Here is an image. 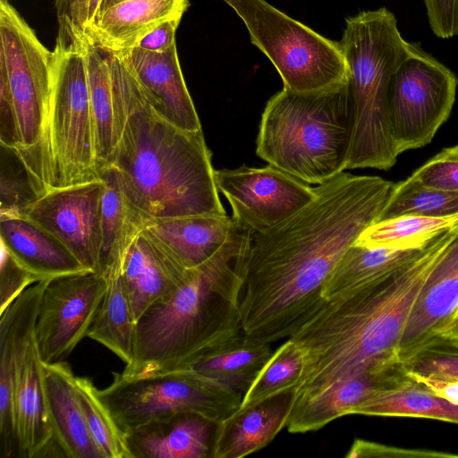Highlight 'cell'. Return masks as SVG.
Wrapping results in <instances>:
<instances>
[{
	"instance_id": "cell-1",
	"label": "cell",
	"mask_w": 458,
	"mask_h": 458,
	"mask_svg": "<svg viewBox=\"0 0 458 458\" xmlns=\"http://www.w3.org/2000/svg\"><path fill=\"white\" fill-rule=\"evenodd\" d=\"M393 184L343 172L293 216L253 235L240 305L245 336L290 337L316 311L343 254L380 220Z\"/></svg>"
},
{
	"instance_id": "cell-2",
	"label": "cell",
	"mask_w": 458,
	"mask_h": 458,
	"mask_svg": "<svg viewBox=\"0 0 458 458\" xmlns=\"http://www.w3.org/2000/svg\"><path fill=\"white\" fill-rule=\"evenodd\" d=\"M109 55L116 136L110 166L129 204L146 219L226 214L202 130L160 116L128 51Z\"/></svg>"
},
{
	"instance_id": "cell-3",
	"label": "cell",
	"mask_w": 458,
	"mask_h": 458,
	"mask_svg": "<svg viewBox=\"0 0 458 458\" xmlns=\"http://www.w3.org/2000/svg\"><path fill=\"white\" fill-rule=\"evenodd\" d=\"M457 236L458 228L445 231L383 279L324 301L290 336L304 354L293 405L338 380L400 359L399 343L420 291Z\"/></svg>"
},
{
	"instance_id": "cell-4",
	"label": "cell",
	"mask_w": 458,
	"mask_h": 458,
	"mask_svg": "<svg viewBox=\"0 0 458 458\" xmlns=\"http://www.w3.org/2000/svg\"><path fill=\"white\" fill-rule=\"evenodd\" d=\"M253 234L237 224L224 246L137 321L126 376L182 369L242 334L240 305Z\"/></svg>"
},
{
	"instance_id": "cell-5",
	"label": "cell",
	"mask_w": 458,
	"mask_h": 458,
	"mask_svg": "<svg viewBox=\"0 0 458 458\" xmlns=\"http://www.w3.org/2000/svg\"><path fill=\"white\" fill-rule=\"evenodd\" d=\"M352 125L347 81L306 92L283 88L264 108L256 153L308 184H321L347 169Z\"/></svg>"
},
{
	"instance_id": "cell-6",
	"label": "cell",
	"mask_w": 458,
	"mask_h": 458,
	"mask_svg": "<svg viewBox=\"0 0 458 458\" xmlns=\"http://www.w3.org/2000/svg\"><path fill=\"white\" fill-rule=\"evenodd\" d=\"M352 104V139L347 169L388 170L396 162L389 118L393 75L409 56L411 43L386 7L346 19L339 41Z\"/></svg>"
},
{
	"instance_id": "cell-7",
	"label": "cell",
	"mask_w": 458,
	"mask_h": 458,
	"mask_svg": "<svg viewBox=\"0 0 458 458\" xmlns=\"http://www.w3.org/2000/svg\"><path fill=\"white\" fill-rule=\"evenodd\" d=\"M34 179L41 196L50 189L99 179L83 30L67 15L58 17L50 96Z\"/></svg>"
},
{
	"instance_id": "cell-8",
	"label": "cell",
	"mask_w": 458,
	"mask_h": 458,
	"mask_svg": "<svg viewBox=\"0 0 458 458\" xmlns=\"http://www.w3.org/2000/svg\"><path fill=\"white\" fill-rule=\"evenodd\" d=\"M242 19L250 42L271 61L284 88L315 91L345 83L339 42L291 18L266 0H223Z\"/></svg>"
},
{
	"instance_id": "cell-9",
	"label": "cell",
	"mask_w": 458,
	"mask_h": 458,
	"mask_svg": "<svg viewBox=\"0 0 458 458\" xmlns=\"http://www.w3.org/2000/svg\"><path fill=\"white\" fill-rule=\"evenodd\" d=\"M99 396L120 428L127 432L175 413L199 414L217 424L239 409L242 394L193 369L148 375L113 374Z\"/></svg>"
},
{
	"instance_id": "cell-10",
	"label": "cell",
	"mask_w": 458,
	"mask_h": 458,
	"mask_svg": "<svg viewBox=\"0 0 458 458\" xmlns=\"http://www.w3.org/2000/svg\"><path fill=\"white\" fill-rule=\"evenodd\" d=\"M51 62L52 51L10 1L0 0V80L8 87L17 120L16 150L33 178L50 96Z\"/></svg>"
},
{
	"instance_id": "cell-11",
	"label": "cell",
	"mask_w": 458,
	"mask_h": 458,
	"mask_svg": "<svg viewBox=\"0 0 458 458\" xmlns=\"http://www.w3.org/2000/svg\"><path fill=\"white\" fill-rule=\"evenodd\" d=\"M457 85L449 68L411 43L410 55L389 89L391 133L398 155L432 140L452 112Z\"/></svg>"
},
{
	"instance_id": "cell-12",
	"label": "cell",
	"mask_w": 458,
	"mask_h": 458,
	"mask_svg": "<svg viewBox=\"0 0 458 458\" xmlns=\"http://www.w3.org/2000/svg\"><path fill=\"white\" fill-rule=\"evenodd\" d=\"M217 190L228 200L235 223L253 235L282 223L316 196V187L267 165L215 171Z\"/></svg>"
},
{
	"instance_id": "cell-13",
	"label": "cell",
	"mask_w": 458,
	"mask_h": 458,
	"mask_svg": "<svg viewBox=\"0 0 458 458\" xmlns=\"http://www.w3.org/2000/svg\"><path fill=\"white\" fill-rule=\"evenodd\" d=\"M105 291L106 280L99 272L47 281L35 325V339L44 363L64 361L88 336Z\"/></svg>"
},
{
	"instance_id": "cell-14",
	"label": "cell",
	"mask_w": 458,
	"mask_h": 458,
	"mask_svg": "<svg viewBox=\"0 0 458 458\" xmlns=\"http://www.w3.org/2000/svg\"><path fill=\"white\" fill-rule=\"evenodd\" d=\"M104 189L100 178L50 189L22 216L57 238L86 269L100 273Z\"/></svg>"
},
{
	"instance_id": "cell-15",
	"label": "cell",
	"mask_w": 458,
	"mask_h": 458,
	"mask_svg": "<svg viewBox=\"0 0 458 458\" xmlns=\"http://www.w3.org/2000/svg\"><path fill=\"white\" fill-rule=\"evenodd\" d=\"M411 381L400 359L370 367L293 404L285 428L293 434L316 431L340 417L352 415L355 408L374 396Z\"/></svg>"
},
{
	"instance_id": "cell-16",
	"label": "cell",
	"mask_w": 458,
	"mask_h": 458,
	"mask_svg": "<svg viewBox=\"0 0 458 458\" xmlns=\"http://www.w3.org/2000/svg\"><path fill=\"white\" fill-rule=\"evenodd\" d=\"M14 428L21 458L62 457L51 428L44 365L34 334L18 351L11 369Z\"/></svg>"
},
{
	"instance_id": "cell-17",
	"label": "cell",
	"mask_w": 458,
	"mask_h": 458,
	"mask_svg": "<svg viewBox=\"0 0 458 458\" xmlns=\"http://www.w3.org/2000/svg\"><path fill=\"white\" fill-rule=\"evenodd\" d=\"M458 310V236L446 248L413 304L398 346L405 360L431 340Z\"/></svg>"
},
{
	"instance_id": "cell-18",
	"label": "cell",
	"mask_w": 458,
	"mask_h": 458,
	"mask_svg": "<svg viewBox=\"0 0 458 458\" xmlns=\"http://www.w3.org/2000/svg\"><path fill=\"white\" fill-rule=\"evenodd\" d=\"M188 270L142 229L134 236L123 258L122 276L136 323L179 287Z\"/></svg>"
},
{
	"instance_id": "cell-19",
	"label": "cell",
	"mask_w": 458,
	"mask_h": 458,
	"mask_svg": "<svg viewBox=\"0 0 458 458\" xmlns=\"http://www.w3.org/2000/svg\"><path fill=\"white\" fill-rule=\"evenodd\" d=\"M127 51L156 112L182 130H202L182 75L176 46L164 53L137 47Z\"/></svg>"
},
{
	"instance_id": "cell-20",
	"label": "cell",
	"mask_w": 458,
	"mask_h": 458,
	"mask_svg": "<svg viewBox=\"0 0 458 458\" xmlns=\"http://www.w3.org/2000/svg\"><path fill=\"white\" fill-rule=\"evenodd\" d=\"M48 280L30 286L0 314V458L20 456L14 428L13 381L4 382L1 378L10 372L16 350L34 334Z\"/></svg>"
},
{
	"instance_id": "cell-21",
	"label": "cell",
	"mask_w": 458,
	"mask_h": 458,
	"mask_svg": "<svg viewBox=\"0 0 458 458\" xmlns=\"http://www.w3.org/2000/svg\"><path fill=\"white\" fill-rule=\"evenodd\" d=\"M216 424L191 412L154 420L126 433L131 458H211Z\"/></svg>"
},
{
	"instance_id": "cell-22",
	"label": "cell",
	"mask_w": 458,
	"mask_h": 458,
	"mask_svg": "<svg viewBox=\"0 0 458 458\" xmlns=\"http://www.w3.org/2000/svg\"><path fill=\"white\" fill-rule=\"evenodd\" d=\"M294 391L237 409L216 424L211 458H241L267 446L286 428Z\"/></svg>"
},
{
	"instance_id": "cell-23",
	"label": "cell",
	"mask_w": 458,
	"mask_h": 458,
	"mask_svg": "<svg viewBox=\"0 0 458 458\" xmlns=\"http://www.w3.org/2000/svg\"><path fill=\"white\" fill-rule=\"evenodd\" d=\"M235 225L227 214H209L147 219L142 231L190 269L214 256L227 242Z\"/></svg>"
},
{
	"instance_id": "cell-24",
	"label": "cell",
	"mask_w": 458,
	"mask_h": 458,
	"mask_svg": "<svg viewBox=\"0 0 458 458\" xmlns=\"http://www.w3.org/2000/svg\"><path fill=\"white\" fill-rule=\"evenodd\" d=\"M43 365L49 420L62 457L103 458L89 430L69 364Z\"/></svg>"
},
{
	"instance_id": "cell-25",
	"label": "cell",
	"mask_w": 458,
	"mask_h": 458,
	"mask_svg": "<svg viewBox=\"0 0 458 458\" xmlns=\"http://www.w3.org/2000/svg\"><path fill=\"white\" fill-rule=\"evenodd\" d=\"M0 240L41 280L89 271L57 238L25 216L0 215Z\"/></svg>"
},
{
	"instance_id": "cell-26",
	"label": "cell",
	"mask_w": 458,
	"mask_h": 458,
	"mask_svg": "<svg viewBox=\"0 0 458 458\" xmlns=\"http://www.w3.org/2000/svg\"><path fill=\"white\" fill-rule=\"evenodd\" d=\"M187 7L176 0H120L84 31L109 52L127 51L163 22L182 18Z\"/></svg>"
},
{
	"instance_id": "cell-27",
	"label": "cell",
	"mask_w": 458,
	"mask_h": 458,
	"mask_svg": "<svg viewBox=\"0 0 458 458\" xmlns=\"http://www.w3.org/2000/svg\"><path fill=\"white\" fill-rule=\"evenodd\" d=\"M426 244L419 248L392 249L368 247L355 242L333 269L324 288V299L344 296L383 279L416 258Z\"/></svg>"
},
{
	"instance_id": "cell-28",
	"label": "cell",
	"mask_w": 458,
	"mask_h": 458,
	"mask_svg": "<svg viewBox=\"0 0 458 458\" xmlns=\"http://www.w3.org/2000/svg\"><path fill=\"white\" fill-rule=\"evenodd\" d=\"M123 262L104 268L106 291L88 332L129 366L133 360L137 323L122 276Z\"/></svg>"
},
{
	"instance_id": "cell-29",
	"label": "cell",
	"mask_w": 458,
	"mask_h": 458,
	"mask_svg": "<svg viewBox=\"0 0 458 458\" xmlns=\"http://www.w3.org/2000/svg\"><path fill=\"white\" fill-rule=\"evenodd\" d=\"M273 352L271 344L241 334L185 369H193L243 394Z\"/></svg>"
},
{
	"instance_id": "cell-30",
	"label": "cell",
	"mask_w": 458,
	"mask_h": 458,
	"mask_svg": "<svg viewBox=\"0 0 458 458\" xmlns=\"http://www.w3.org/2000/svg\"><path fill=\"white\" fill-rule=\"evenodd\" d=\"M83 45L99 174L111 165L116 143L110 55L84 30Z\"/></svg>"
},
{
	"instance_id": "cell-31",
	"label": "cell",
	"mask_w": 458,
	"mask_h": 458,
	"mask_svg": "<svg viewBox=\"0 0 458 458\" xmlns=\"http://www.w3.org/2000/svg\"><path fill=\"white\" fill-rule=\"evenodd\" d=\"M105 189L101 208L100 273L107 266L122 262L134 236L146 218L127 201L113 166L99 173Z\"/></svg>"
},
{
	"instance_id": "cell-32",
	"label": "cell",
	"mask_w": 458,
	"mask_h": 458,
	"mask_svg": "<svg viewBox=\"0 0 458 458\" xmlns=\"http://www.w3.org/2000/svg\"><path fill=\"white\" fill-rule=\"evenodd\" d=\"M428 418L458 424V404L428 391L413 380L361 403L352 415Z\"/></svg>"
},
{
	"instance_id": "cell-33",
	"label": "cell",
	"mask_w": 458,
	"mask_h": 458,
	"mask_svg": "<svg viewBox=\"0 0 458 458\" xmlns=\"http://www.w3.org/2000/svg\"><path fill=\"white\" fill-rule=\"evenodd\" d=\"M454 228H458V214L445 217L405 215L378 220L367 227L356 242L368 247L419 248Z\"/></svg>"
},
{
	"instance_id": "cell-34",
	"label": "cell",
	"mask_w": 458,
	"mask_h": 458,
	"mask_svg": "<svg viewBox=\"0 0 458 458\" xmlns=\"http://www.w3.org/2000/svg\"><path fill=\"white\" fill-rule=\"evenodd\" d=\"M304 365L301 348L288 338L260 369L248 390L242 394L240 408H245L283 393L294 391Z\"/></svg>"
},
{
	"instance_id": "cell-35",
	"label": "cell",
	"mask_w": 458,
	"mask_h": 458,
	"mask_svg": "<svg viewBox=\"0 0 458 458\" xmlns=\"http://www.w3.org/2000/svg\"><path fill=\"white\" fill-rule=\"evenodd\" d=\"M458 214V191L427 187L411 176L394 183L380 220L405 215L434 217Z\"/></svg>"
},
{
	"instance_id": "cell-36",
	"label": "cell",
	"mask_w": 458,
	"mask_h": 458,
	"mask_svg": "<svg viewBox=\"0 0 458 458\" xmlns=\"http://www.w3.org/2000/svg\"><path fill=\"white\" fill-rule=\"evenodd\" d=\"M75 386L89 430L103 458H131L126 434L102 402L99 390L84 377H75Z\"/></svg>"
},
{
	"instance_id": "cell-37",
	"label": "cell",
	"mask_w": 458,
	"mask_h": 458,
	"mask_svg": "<svg viewBox=\"0 0 458 458\" xmlns=\"http://www.w3.org/2000/svg\"><path fill=\"white\" fill-rule=\"evenodd\" d=\"M40 197L19 152L0 143V215L22 216Z\"/></svg>"
},
{
	"instance_id": "cell-38",
	"label": "cell",
	"mask_w": 458,
	"mask_h": 458,
	"mask_svg": "<svg viewBox=\"0 0 458 458\" xmlns=\"http://www.w3.org/2000/svg\"><path fill=\"white\" fill-rule=\"evenodd\" d=\"M407 371L458 380V346L435 336L402 360Z\"/></svg>"
},
{
	"instance_id": "cell-39",
	"label": "cell",
	"mask_w": 458,
	"mask_h": 458,
	"mask_svg": "<svg viewBox=\"0 0 458 458\" xmlns=\"http://www.w3.org/2000/svg\"><path fill=\"white\" fill-rule=\"evenodd\" d=\"M411 176L427 187L458 191V144L442 149Z\"/></svg>"
},
{
	"instance_id": "cell-40",
	"label": "cell",
	"mask_w": 458,
	"mask_h": 458,
	"mask_svg": "<svg viewBox=\"0 0 458 458\" xmlns=\"http://www.w3.org/2000/svg\"><path fill=\"white\" fill-rule=\"evenodd\" d=\"M40 281L43 280L22 266L1 245L0 314L26 289Z\"/></svg>"
},
{
	"instance_id": "cell-41",
	"label": "cell",
	"mask_w": 458,
	"mask_h": 458,
	"mask_svg": "<svg viewBox=\"0 0 458 458\" xmlns=\"http://www.w3.org/2000/svg\"><path fill=\"white\" fill-rule=\"evenodd\" d=\"M345 458H369V457H408V458H458L457 454L447 452L423 450V449H406L392 445H386L365 439L357 438L353 441Z\"/></svg>"
},
{
	"instance_id": "cell-42",
	"label": "cell",
	"mask_w": 458,
	"mask_h": 458,
	"mask_svg": "<svg viewBox=\"0 0 458 458\" xmlns=\"http://www.w3.org/2000/svg\"><path fill=\"white\" fill-rule=\"evenodd\" d=\"M433 33L441 38L458 37V0H424Z\"/></svg>"
},
{
	"instance_id": "cell-43",
	"label": "cell",
	"mask_w": 458,
	"mask_h": 458,
	"mask_svg": "<svg viewBox=\"0 0 458 458\" xmlns=\"http://www.w3.org/2000/svg\"><path fill=\"white\" fill-rule=\"evenodd\" d=\"M182 18L166 21L141 38L134 47L164 53L170 50L175 44V32Z\"/></svg>"
},
{
	"instance_id": "cell-44",
	"label": "cell",
	"mask_w": 458,
	"mask_h": 458,
	"mask_svg": "<svg viewBox=\"0 0 458 458\" xmlns=\"http://www.w3.org/2000/svg\"><path fill=\"white\" fill-rule=\"evenodd\" d=\"M409 377L435 394L458 404V380L432 374L407 371Z\"/></svg>"
},
{
	"instance_id": "cell-45",
	"label": "cell",
	"mask_w": 458,
	"mask_h": 458,
	"mask_svg": "<svg viewBox=\"0 0 458 458\" xmlns=\"http://www.w3.org/2000/svg\"><path fill=\"white\" fill-rule=\"evenodd\" d=\"M105 0H79L69 17L81 30L91 27L103 10Z\"/></svg>"
},
{
	"instance_id": "cell-46",
	"label": "cell",
	"mask_w": 458,
	"mask_h": 458,
	"mask_svg": "<svg viewBox=\"0 0 458 458\" xmlns=\"http://www.w3.org/2000/svg\"><path fill=\"white\" fill-rule=\"evenodd\" d=\"M435 336L458 346V317L451 319Z\"/></svg>"
},
{
	"instance_id": "cell-47",
	"label": "cell",
	"mask_w": 458,
	"mask_h": 458,
	"mask_svg": "<svg viewBox=\"0 0 458 458\" xmlns=\"http://www.w3.org/2000/svg\"><path fill=\"white\" fill-rule=\"evenodd\" d=\"M79 0H55L57 17L71 16Z\"/></svg>"
},
{
	"instance_id": "cell-48",
	"label": "cell",
	"mask_w": 458,
	"mask_h": 458,
	"mask_svg": "<svg viewBox=\"0 0 458 458\" xmlns=\"http://www.w3.org/2000/svg\"><path fill=\"white\" fill-rule=\"evenodd\" d=\"M118 1H120V0H105L104 5H103V10Z\"/></svg>"
},
{
	"instance_id": "cell-49",
	"label": "cell",
	"mask_w": 458,
	"mask_h": 458,
	"mask_svg": "<svg viewBox=\"0 0 458 458\" xmlns=\"http://www.w3.org/2000/svg\"><path fill=\"white\" fill-rule=\"evenodd\" d=\"M178 2L179 4L181 5H187L189 6V2L188 0H176Z\"/></svg>"
},
{
	"instance_id": "cell-50",
	"label": "cell",
	"mask_w": 458,
	"mask_h": 458,
	"mask_svg": "<svg viewBox=\"0 0 458 458\" xmlns=\"http://www.w3.org/2000/svg\"><path fill=\"white\" fill-rule=\"evenodd\" d=\"M454 317H458V310H457V311H456V313H455V316H454ZM453 318H452V319H453Z\"/></svg>"
},
{
	"instance_id": "cell-51",
	"label": "cell",
	"mask_w": 458,
	"mask_h": 458,
	"mask_svg": "<svg viewBox=\"0 0 458 458\" xmlns=\"http://www.w3.org/2000/svg\"><path fill=\"white\" fill-rule=\"evenodd\" d=\"M7 1H10V0H7Z\"/></svg>"
}]
</instances>
